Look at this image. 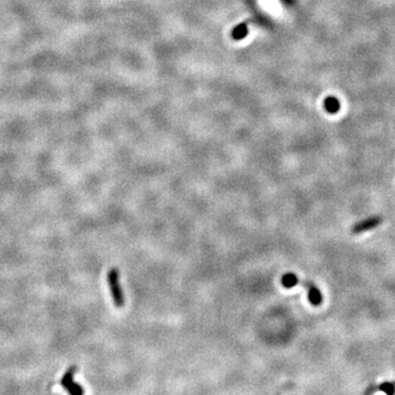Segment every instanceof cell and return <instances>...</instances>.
I'll return each instance as SVG.
<instances>
[{
  "label": "cell",
  "instance_id": "cell-1",
  "mask_svg": "<svg viewBox=\"0 0 395 395\" xmlns=\"http://www.w3.org/2000/svg\"><path fill=\"white\" fill-rule=\"evenodd\" d=\"M107 280L110 289V293L114 305L117 308H123L125 304V297L120 284V272L118 268H111L107 275Z\"/></svg>",
  "mask_w": 395,
  "mask_h": 395
},
{
  "label": "cell",
  "instance_id": "cell-2",
  "mask_svg": "<svg viewBox=\"0 0 395 395\" xmlns=\"http://www.w3.org/2000/svg\"><path fill=\"white\" fill-rule=\"evenodd\" d=\"M76 371V368L72 367L66 371L64 377L60 381V384L63 385L64 389L70 393V395H84V390L79 384L74 381V373Z\"/></svg>",
  "mask_w": 395,
  "mask_h": 395
},
{
  "label": "cell",
  "instance_id": "cell-3",
  "mask_svg": "<svg viewBox=\"0 0 395 395\" xmlns=\"http://www.w3.org/2000/svg\"><path fill=\"white\" fill-rule=\"evenodd\" d=\"M381 223H382V219H381L380 216L368 217V219H365L364 221H360L357 224H355V225H353L351 228V232H352V234L364 233V232L376 228L377 226L380 225Z\"/></svg>",
  "mask_w": 395,
  "mask_h": 395
},
{
  "label": "cell",
  "instance_id": "cell-4",
  "mask_svg": "<svg viewBox=\"0 0 395 395\" xmlns=\"http://www.w3.org/2000/svg\"><path fill=\"white\" fill-rule=\"evenodd\" d=\"M299 283L304 285V288L306 289V291H308L309 301L311 302V304L317 306L323 302L322 293L321 291H319V289L316 287V284H314L310 280H300V279L298 280V284Z\"/></svg>",
  "mask_w": 395,
  "mask_h": 395
},
{
  "label": "cell",
  "instance_id": "cell-5",
  "mask_svg": "<svg viewBox=\"0 0 395 395\" xmlns=\"http://www.w3.org/2000/svg\"><path fill=\"white\" fill-rule=\"evenodd\" d=\"M324 107L326 109V111H327L328 113L335 114L339 111L340 104H339L338 99H336L335 97H328V98H326V100L324 101Z\"/></svg>",
  "mask_w": 395,
  "mask_h": 395
},
{
  "label": "cell",
  "instance_id": "cell-6",
  "mask_svg": "<svg viewBox=\"0 0 395 395\" xmlns=\"http://www.w3.org/2000/svg\"><path fill=\"white\" fill-rule=\"evenodd\" d=\"M247 33H248L247 24L242 23V24H238L236 28L233 30V32H232V36H233V39H235V40H242L247 36Z\"/></svg>",
  "mask_w": 395,
  "mask_h": 395
},
{
  "label": "cell",
  "instance_id": "cell-7",
  "mask_svg": "<svg viewBox=\"0 0 395 395\" xmlns=\"http://www.w3.org/2000/svg\"><path fill=\"white\" fill-rule=\"evenodd\" d=\"M299 278L294 274H287L284 275L281 279V282L285 288H292L298 284Z\"/></svg>",
  "mask_w": 395,
  "mask_h": 395
}]
</instances>
